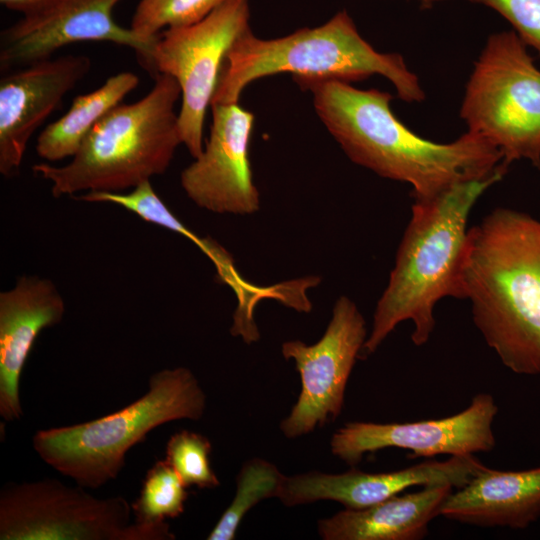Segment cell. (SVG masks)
<instances>
[{"label":"cell","instance_id":"25","mask_svg":"<svg viewBox=\"0 0 540 540\" xmlns=\"http://www.w3.org/2000/svg\"><path fill=\"white\" fill-rule=\"evenodd\" d=\"M487 6L503 16L540 57V0H467Z\"/></svg>","mask_w":540,"mask_h":540},{"label":"cell","instance_id":"3","mask_svg":"<svg viewBox=\"0 0 540 540\" xmlns=\"http://www.w3.org/2000/svg\"><path fill=\"white\" fill-rule=\"evenodd\" d=\"M505 174L500 171L485 179L459 183L430 201H414L360 358L373 354L396 326L407 320L413 323V344H426L435 328L438 301L462 299L460 274L469 215L482 194Z\"/></svg>","mask_w":540,"mask_h":540},{"label":"cell","instance_id":"10","mask_svg":"<svg viewBox=\"0 0 540 540\" xmlns=\"http://www.w3.org/2000/svg\"><path fill=\"white\" fill-rule=\"evenodd\" d=\"M364 317L347 296H340L322 337L314 344L286 341L281 352L293 360L301 391L280 423L287 438H297L334 421L341 413L351 371L367 339Z\"/></svg>","mask_w":540,"mask_h":540},{"label":"cell","instance_id":"4","mask_svg":"<svg viewBox=\"0 0 540 540\" xmlns=\"http://www.w3.org/2000/svg\"><path fill=\"white\" fill-rule=\"evenodd\" d=\"M180 97L174 77L155 75L152 89L110 110L67 164L38 163L33 172L51 184L54 197L123 192L162 175L182 144L175 111Z\"/></svg>","mask_w":540,"mask_h":540},{"label":"cell","instance_id":"5","mask_svg":"<svg viewBox=\"0 0 540 540\" xmlns=\"http://www.w3.org/2000/svg\"><path fill=\"white\" fill-rule=\"evenodd\" d=\"M279 73H290L293 79L349 83L380 75L394 85L401 100L425 99L418 77L403 57L375 50L361 36L348 12L342 10L322 25L282 37L263 39L251 29L246 31L226 55L211 105L237 103L250 83Z\"/></svg>","mask_w":540,"mask_h":540},{"label":"cell","instance_id":"21","mask_svg":"<svg viewBox=\"0 0 540 540\" xmlns=\"http://www.w3.org/2000/svg\"><path fill=\"white\" fill-rule=\"evenodd\" d=\"M285 475L270 461L254 457L241 467L236 492L207 535V540H233L245 515L262 500L279 495Z\"/></svg>","mask_w":540,"mask_h":540},{"label":"cell","instance_id":"18","mask_svg":"<svg viewBox=\"0 0 540 540\" xmlns=\"http://www.w3.org/2000/svg\"><path fill=\"white\" fill-rule=\"evenodd\" d=\"M440 515L482 527L525 529L540 517V467L522 471L485 467L452 491Z\"/></svg>","mask_w":540,"mask_h":540},{"label":"cell","instance_id":"24","mask_svg":"<svg viewBox=\"0 0 540 540\" xmlns=\"http://www.w3.org/2000/svg\"><path fill=\"white\" fill-rule=\"evenodd\" d=\"M209 439L198 432L180 430L166 444V461L187 487L214 489L220 481L211 467Z\"/></svg>","mask_w":540,"mask_h":540},{"label":"cell","instance_id":"27","mask_svg":"<svg viewBox=\"0 0 540 540\" xmlns=\"http://www.w3.org/2000/svg\"><path fill=\"white\" fill-rule=\"evenodd\" d=\"M417 1L421 4L422 7L430 8L434 4L444 2L446 0H417Z\"/></svg>","mask_w":540,"mask_h":540},{"label":"cell","instance_id":"15","mask_svg":"<svg viewBox=\"0 0 540 540\" xmlns=\"http://www.w3.org/2000/svg\"><path fill=\"white\" fill-rule=\"evenodd\" d=\"M485 468L473 455L450 456L445 461H426L401 470L368 473L351 469L340 474L310 471L285 476L278 498L285 506L332 500L347 509H362L382 502L414 486L448 484L465 486Z\"/></svg>","mask_w":540,"mask_h":540},{"label":"cell","instance_id":"16","mask_svg":"<svg viewBox=\"0 0 540 540\" xmlns=\"http://www.w3.org/2000/svg\"><path fill=\"white\" fill-rule=\"evenodd\" d=\"M65 303L55 284L24 275L0 293V415L6 421L23 416L20 378L40 332L61 322Z\"/></svg>","mask_w":540,"mask_h":540},{"label":"cell","instance_id":"19","mask_svg":"<svg viewBox=\"0 0 540 540\" xmlns=\"http://www.w3.org/2000/svg\"><path fill=\"white\" fill-rule=\"evenodd\" d=\"M454 488L448 484L425 486L409 494L395 495L362 509H345L320 519L324 540H419L428 533Z\"/></svg>","mask_w":540,"mask_h":540},{"label":"cell","instance_id":"23","mask_svg":"<svg viewBox=\"0 0 540 540\" xmlns=\"http://www.w3.org/2000/svg\"><path fill=\"white\" fill-rule=\"evenodd\" d=\"M226 0H139L130 28L141 38L157 40L168 28L195 24Z\"/></svg>","mask_w":540,"mask_h":540},{"label":"cell","instance_id":"9","mask_svg":"<svg viewBox=\"0 0 540 540\" xmlns=\"http://www.w3.org/2000/svg\"><path fill=\"white\" fill-rule=\"evenodd\" d=\"M249 0H226L199 22L161 32L143 66L167 74L181 88L178 122L182 144L195 159L203 151V127L226 55L250 28Z\"/></svg>","mask_w":540,"mask_h":540},{"label":"cell","instance_id":"2","mask_svg":"<svg viewBox=\"0 0 540 540\" xmlns=\"http://www.w3.org/2000/svg\"><path fill=\"white\" fill-rule=\"evenodd\" d=\"M460 283L486 344L511 371L540 374V220L497 208L468 230Z\"/></svg>","mask_w":540,"mask_h":540},{"label":"cell","instance_id":"26","mask_svg":"<svg viewBox=\"0 0 540 540\" xmlns=\"http://www.w3.org/2000/svg\"><path fill=\"white\" fill-rule=\"evenodd\" d=\"M54 0H0L7 9L20 12L22 15L36 11Z\"/></svg>","mask_w":540,"mask_h":540},{"label":"cell","instance_id":"13","mask_svg":"<svg viewBox=\"0 0 540 540\" xmlns=\"http://www.w3.org/2000/svg\"><path fill=\"white\" fill-rule=\"evenodd\" d=\"M210 108L209 137L201 155L181 172V187L194 204L209 212L253 214L260 208L249 161L255 116L239 102Z\"/></svg>","mask_w":540,"mask_h":540},{"label":"cell","instance_id":"1","mask_svg":"<svg viewBox=\"0 0 540 540\" xmlns=\"http://www.w3.org/2000/svg\"><path fill=\"white\" fill-rule=\"evenodd\" d=\"M294 81L312 94L319 119L352 162L409 183L416 202L508 170L499 149L469 131L445 144L418 136L394 115L388 92L358 89L338 79Z\"/></svg>","mask_w":540,"mask_h":540},{"label":"cell","instance_id":"17","mask_svg":"<svg viewBox=\"0 0 540 540\" xmlns=\"http://www.w3.org/2000/svg\"><path fill=\"white\" fill-rule=\"evenodd\" d=\"M77 199L93 203H112L139 216L141 219L167 228L185 236L213 262L220 280L230 287L238 306L233 316L231 333L249 341L259 336L254 319V309L265 298L284 302L287 296L285 284L259 287L245 280L234 265L232 256L215 240L202 238L186 227L166 206L154 191L150 181L144 182L128 192H87Z\"/></svg>","mask_w":540,"mask_h":540},{"label":"cell","instance_id":"22","mask_svg":"<svg viewBox=\"0 0 540 540\" xmlns=\"http://www.w3.org/2000/svg\"><path fill=\"white\" fill-rule=\"evenodd\" d=\"M187 487L166 460H158L147 471L137 499L131 504L135 522L159 525L180 516L188 497Z\"/></svg>","mask_w":540,"mask_h":540},{"label":"cell","instance_id":"6","mask_svg":"<svg viewBox=\"0 0 540 540\" xmlns=\"http://www.w3.org/2000/svg\"><path fill=\"white\" fill-rule=\"evenodd\" d=\"M207 398L186 367L166 368L149 378L147 392L122 409L94 420L38 430V456L84 488L97 489L117 478L127 452L155 428L171 421L199 420Z\"/></svg>","mask_w":540,"mask_h":540},{"label":"cell","instance_id":"8","mask_svg":"<svg viewBox=\"0 0 540 540\" xmlns=\"http://www.w3.org/2000/svg\"><path fill=\"white\" fill-rule=\"evenodd\" d=\"M121 496L97 498L82 486L44 478L8 483L0 493V540H171L168 523H130Z\"/></svg>","mask_w":540,"mask_h":540},{"label":"cell","instance_id":"7","mask_svg":"<svg viewBox=\"0 0 540 540\" xmlns=\"http://www.w3.org/2000/svg\"><path fill=\"white\" fill-rule=\"evenodd\" d=\"M514 30L489 36L467 82L460 116L510 165L540 168V70Z\"/></svg>","mask_w":540,"mask_h":540},{"label":"cell","instance_id":"20","mask_svg":"<svg viewBox=\"0 0 540 540\" xmlns=\"http://www.w3.org/2000/svg\"><path fill=\"white\" fill-rule=\"evenodd\" d=\"M139 85L130 71L110 76L99 88L74 98L70 109L38 135L35 151L47 162L71 158L93 127Z\"/></svg>","mask_w":540,"mask_h":540},{"label":"cell","instance_id":"12","mask_svg":"<svg viewBox=\"0 0 540 540\" xmlns=\"http://www.w3.org/2000/svg\"><path fill=\"white\" fill-rule=\"evenodd\" d=\"M122 0H54L22 15L0 33V69L9 72L47 60L59 49L82 41L110 42L133 49L144 66L157 40L141 38L116 23Z\"/></svg>","mask_w":540,"mask_h":540},{"label":"cell","instance_id":"11","mask_svg":"<svg viewBox=\"0 0 540 540\" xmlns=\"http://www.w3.org/2000/svg\"><path fill=\"white\" fill-rule=\"evenodd\" d=\"M497 413L493 396L478 393L466 409L441 419L346 423L332 435L330 449L334 456L352 466L366 453L386 448L410 450L411 458L487 452L496 444L492 423Z\"/></svg>","mask_w":540,"mask_h":540},{"label":"cell","instance_id":"14","mask_svg":"<svg viewBox=\"0 0 540 540\" xmlns=\"http://www.w3.org/2000/svg\"><path fill=\"white\" fill-rule=\"evenodd\" d=\"M85 55L49 58L0 79V173H19L28 142L64 96L90 71Z\"/></svg>","mask_w":540,"mask_h":540}]
</instances>
